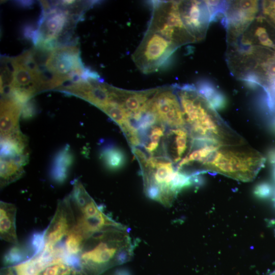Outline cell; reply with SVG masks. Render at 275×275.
<instances>
[{
	"label": "cell",
	"instance_id": "obj_1",
	"mask_svg": "<svg viewBox=\"0 0 275 275\" xmlns=\"http://www.w3.org/2000/svg\"><path fill=\"white\" fill-rule=\"evenodd\" d=\"M173 86L191 139H204L220 146L245 144L244 139L222 119L196 86Z\"/></svg>",
	"mask_w": 275,
	"mask_h": 275
},
{
	"label": "cell",
	"instance_id": "obj_2",
	"mask_svg": "<svg viewBox=\"0 0 275 275\" xmlns=\"http://www.w3.org/2000/svg\"><path fill=\"white\" fill-rule=\"evenodd\" d=\"M133 245L122 225L101 230L87 238L78 256L80 268L76 275H100L106 269L128 262Z\"/></svg>",
	"mask_w": 275,
	"mask_h": 275
},
{
	"label": "cell",
	"instance_id": "obj_3",
	"mask_svg": "<svg viewBox=\"0 0 275 275\" xmlns=\"http://www.w3.org/2000/svg\"><path fill=\"white\" fill-rule=\"evenodd\" d=\"M265 161L260 153L245 144L221 146L199 165V173L210 171L250 182L255 179Z\"/></svg>",
	"mask_w": 275,
	"mask_h": 275
},
{
	"label": "cell",
	"instance_id": "obj_4",
	"mask_svg": "<svg viewBox=\"0 0 275 275\" xmlns=\"http://www.w3.org/2000/svg\"><path fill=\"white\" fill-rule=\"evenodd\" d=\"M148 30L160 34L178 47L196 42L183 23L178 1L153 2V13Z\"/></svg>",
	"mask_w": 275,
	"mask_h": 275
},
{
	"label": "cell",
	"instance_id": "obj_5",
	"mask_svg": "<svg viewBox=\"0 0 275 275\" xmlns=\"http://www.w3.org/2000/svg\"><path fill=\"white\" fill-rule=\"evenodd\" d=\"M178 48L163 36L147 30L133 61L142 72L152 73L166 66Z\"/></svg>",
	"mask_w": 275,
	"mask_h": 275
},
{
	"label": "cell",
	"instance_id": "obj_6",
	"mask_svg": "<svg viewBox=\"0 0 275 275\" xmlns=\"http://www.w3.org/2000/svg\"><path fill=\"white\" fill-rule=\"evenodd\" d=\"M43 67L62 84L82 79L86 69L75 46H60L50 51Z\"/></svg>",
	"mask_w": 275,
	"mask_h": 275
},
{
	"label": "cell",
	"instance_id": "obj_7",
	"mask_svg": "<svg viewBox=\"0 0 275 275\" xmlns=\"http://www.w3.org/2000/svg\"><path fill=\"white\" fill-rule=\"evenodd\" d=\"M260 13V2L258 1H228L222 20L226 29L228 45L238 41Z\"/></svg>",
	"mask_w": 275,
	"mask_h": 275
},
{
	"label": "cell",
	"instance_id": "obj_8",
	"mask_svg": "<svg viewBox=\"0 0 275 275\" xmlns=\"http://www.w3.org/2000/svg\"><path fill=\"white\" fill-rule=\"evenodd\" d=\"M150 107L161 123L174 128L186 127L184 114L173 85L158 88Z\"/></svg>",
	"mask_w": 275,
	"mask_h": 275
},
{
	"label": "cell",
	"instance_id": "obj_9",
	"mask_svg": "<svg viewBox=\"0 0 275 275\" xmlns=\"http://www.w3.org/2000/svg\"><path fill=\"white\" fill-rule=\"evenodd\" d=\"M75 224V214L68 196L59 201L54 214L44 231L43 250H52L58 245Z\"/></svg>",
	"mask_w": 275,
	"mask_h": 275
},
{
	"label": "cell",
	"instance_id": "obj_10",
	"mask_svg": "<svg viewBox=\"0 0 275 275\" xmlns=\"http://www.w3.org/2000/svg\"><path fill=\"white\" fill-rule=\"evenodd\" d=\"M178 3L183 23L196 42L204 39L211 22L205 1H180Z\"/></svg>",
	"mask_w": 275,
	"mask_h": 275
},
{
	"label": "cell",
	"instance_id": "obj_11",
	"mask_svg": "<svg viewBox=\"0 0 275 275\" xmlns=\"http://www.w3.org/2000/svg\"><path fill=\"white\" fill-rule=\"evenodd\" d=\"M235 44L261 47L275 52V27L260 14L233 44Z\"/></svg>",
	"mask_w": 275,
	"mask_h": 275
},
{
	"label": "cell",
	"instance_id": "obj_12",
	"mask_svg": "<svg viewBox=\"0 0 275 275\" xmlns=\"http://www.w3.org/2000/svg\"><path fill=\"white\" fill-rule=\"evenodd\" d=\"M23 105L10 97L1 101V136L20 131L19 118Z\"/></svg>",
	"mask_w": 275,
	"mask_h": 275
},
{
	"label": "cell",
	"instance_id": "obj_13",
	"mask_svg": "<svg viewBox=\"0 0 275 275\" xmlns=\"http://www.w3.org/2000/svg\"><path fill=\"white\" fill-rule=\"evenodd\" d=\"M56 263L53 250H43L38 255L12 267L16 275H39L46 267Z\"/></svg>",
	"mask_w": 275,
	"mask_h": 275
},
{
	"label": "cell",
	"instance_id": "obj_14",
	"mask_svg": "<svg viewBox=\"0 0 275 275\" xmlns=\"http://www.w3.org/2000/svg\"><path fill=\"white\" fill-rule=\"evenodd\" d=\"M17 208L12 203L1 201L0 203V237L14 245L19 244L16 230Z\"/></svg>",
	"mask_w": 275,
	"mask_h": 275
},
{
	"label": "cell",
	"instance_id": "obj_15",
	"mask_svg": "<svg viewBox=\"0 0 275 275\" xmlns=\"http://www.w3.org/2000/svg\"><path fill=\"white\" fill-rule=\"evenodd\" d=\"M29 156L26 137L20 131L1 136V157Z\"/></svg>",
	"mask_w": 275,
	"mask_h": 275
},
{
	"label": "cell",
	"instance_id": "obj_16",
	"mask_svg": "<svg viewBox=\"0 0 275 275\" xmlns=\"http://www.w3.org/2000/svg\"><path fill=\"white\" fill-rule=\"evenodd\" d=\"M74 157L68 146H66L55 155L50 174L51 179L59 184L67 179L69 172L73 162Z\"/></svg>",
	"mask_w": 275,
	"mask_h": 275
},
{
	"label": "cell",
	"instance_id": "obj_17",
	"mask_svg": "<svg viewBox=\"0 0 275 275\" xmlns=\"http://www.w3.org/2000/svg\"><path fill=\"white\" fill-rule=\"evenodd\" d=\"M198 92L216 110L224 108L227 104L226 96L214 84L207 80L199 81L196 87Z\"/></svg>",
	"mask_w": 275,
	"mask_h": 275
},
{
	"label": "cell",
	"instance_id": "obj_18",
	"mask_svg": "<svg viewBox=\"0 0 275 275\" xmlns=\"http://www.w3.org/2000/svg\"><path fill=\"white\" fill-rule=\"evenodd\" d=\"M23 166L12 159L1 157V187L4 188L21 178Z\"/></svg>",
	"mask_w": 275,
	"mask_h": 275
},
{
	"label": "cell",
	"instance_id": "obj_19",
	"mask_svg": "<svg viewBox=\"0 0 275 275\" xmlns=\"http://www.w3.org/2000/svg\"><path fill=\"white\" fill-rule=\"evenodd\" d=\"M100 158L105 167L112 171L121 169L126 161V157L124 151L113 146L104 148L101 152Z\"/></svg>",
	"mask_w": 275,
	"mask_h": 275
},
{
	"label": "cell",
	"instance_id": "obj_20",
	"mask_svg": "<svg viewBox=\"0 0 275 275\" xmlns=\"http://www.w3.org/2000/svg\"><path fill=\"white\" fill-rule=\"evenodd\" d=\"M170 132L174 136V155L173 161L177 162L182 158L188 148L190 149L191 138L186 127L172 129Z\"/></svg>",
	"mask_w": 275,
	"mask_h": 275
},
{
	"label": "cell",
	"instance_id": "obj_21",
	"mask_svg": "<svg viewBox=\"0 0 275 275\" xmlns=\"http://www.w3.org/2000/svg\"><path fill=\"white\" fill-rule=\"evenodd\" d=\"M86 240L82 233L75 225L66 236L64 245L66 253L70 256H78Z\"/></svg>",
	"mask_w": 275,
	"mask_h": 275
},
{
	"label": "cell",
	"instance_id": "obj_22",
	"mask_svg": "<svg viewBox=\"0 0 275 275\" xmlns=\"http://www.w3.org/2000/svg\"><path fill=\"white\" fill-rule=\"evenodd\" d=\"M33 256L29 246H24L19 244L14 245L5 254L3 258V263L5 265H11L22 263Z\"/></svg>",
	"mask_w": 275,
	"mask_h": 275
},
{
	"label": "cell",
	"instance_id": "obj_23",
	"mask_svg": "<svg viewBox=\"0 0 275 275\" xmlns=\"http://www.w3.org/2000/svg\"><path fill=\"white\" fill-rule=\"evenodd\" d=\"M76 270L64 263H59L46 267L39 275H76Z\"/></svg>",
	"mask_w": 275,
	"mask_h": 275
},
{
	"label": "cell",
	"instance_id": "obj_24",
	"mask_svg": "<svg viewBox=\"0 0 275 275\" xmlns=\"http://www.w3.org/2000/svg\"><path fill=\"white\" fill-rule=\"evenodd\" d=\"M205 2L208 7L211 22L215 21L218 18H224L228 1H205Z\"/></svg>",
	"mask_w": 275,
	"mask_h": 275
},
{
	"label": "cell",
	"instance_id": "obj_25",
	"mask_svg": "<svg viewBox=\"0 0 275 275\" xmlns=\"http://www.w3.org/2000/svg\"><path fill=\"white\" fill-rule=\"evenodd\" d=\"M164 133V128L162 126H153L149 134L150 142L145 146L146 150L152 154L157 148L160 140Z\"/></svg>",
	"mask_w": 275,
	"mask_h": 275
},
{
	"label": "cell",
	"instance_id": "obj_26",
	"mask_svg": "<svg viewBox=\"0 0 275 275\" xmlns=\"http://www.w3.org/2000/svg\"><path fill=\"white\" fill-rule=\"evenodd\" d=\"M260 13L275 27V1H263L261 2Z\"/></svg>",
	"mask_w": 275,
	"mask_h": 275
},
{
	"label": "cell",
	"instance_id": "obj_27",
	"mask_svg": "<svg viewBox=\"0 0 275 275\" xmlns=\"http://www.w3.org/2000/svg\"><path fill=\"white\" fill-rule=\"evenodd\" d=\"M44 231L35 233L31 236L29 246L33 253V256L38 255L43 251L44 247Z\"/></svg>",
	"mask_w": 275,
	"mask_h": 275
},
{
	"label": "cell",
	"instance_id": "obj_28",
	"mask_svg": "<svg viewBox=\"0 0 275 275\" xmlns=\"http://www.w3.org/2000/svg\"><path fill=\"white\" fill-rule=\"evenodd\" d=\"M37 113V107L34 100H30L25 103L22 108L21 117L28 119L33 117Z\"/></svg>",
	"mask_w": 275,
	"mask_h": 275
},
{
	"label": "cell",
	"instance_id": "obj_29",
	"mask_svg": "<svg viewBox=\"0 0 275 275\" xmlns=\"http://www.w3.org/2000/svg\"><path fill=\"white\" fill-rule=\"evenodd\" d=\"M271 191V186L268 183H262L256 187L255 193L257 196L264 198L269 197Z\"/></svg>",
	"mask_w": 275,
	"mask_h": 275
},
{
	"label": "cell",
	"instance_id": "obj_30",
	"mask_svg": "<svg viewBox=\"0 0 275 275\" xmlns=\"http://www.w3.org/2000/svg\"><path fill=\"white\" fill-rule=\"evenodd\" d=\"M268 158L270 164L273 166H275V148H273L268 151Z\"/></svg>",
	"mask_w": 275,
	"mask_h": 275
},
{
	"label": "cell",
	"instance_id": "obj_31",
	"mask_svg": "<svg viewBox=\"0 0 275 275\" xmlns=\"http://www.w3.org/2000/svg\"><path fill=\"white\" fill-rule=\"evenodd\" d=\"M16 3L18 4V5H19L20 6L23 7H27L31 6L33 4V2L30 1H17Z\"/></svg>",
	"mask_w": 275,
	"mask_h": 275
},
{
	"label": "cell",
	"instance_id": "obj_32",
	"mask_svg": "<svg viewBox=\"0 0 275 275\" xmlns=\"http://www.w3.org/2000/svg\"><path fill=\"white\" fill-rule=\"evenodd\" d=\"M114 275H131L128 270L124 269H118L116 271Z\"/></svg>",
	"mask_w": 275,
	"mask_h": 275
},
{
	"label": "cell",
	"instance_id": "obj_33",
	"mask_svg": "<svg viewBox=\"0 0 275 275\" xmlns=\"http://www.w3.org/2000/svg\"><path fill=\"white\" fill-rule=\"evenodd\" d=\"M3 275H16L13 267H8L5 271Z\"/></svg>",
	"mask_w": 275,
	"mask_h": 275
},
{
	"label": "cell",
	"instance_id": "obj_34",
	"mask_svg": "<svg viewBox=\"0 0 275 275\" xmlns=\"http://www.w3.org/2000/svg\"><path fill=\"white\" fill-rule=\"evenodd\" d=\"M273 177L275 179V166L273 167Z\"/></svg>",
	"mask_w": 275,
	"mask_h": 275
},
{
	"label": "cell",
	"instance_id": "obj_35",
	"mask_svg": "<svg viewBox=\"0 0 275 275\" xmlns=\"http://www.w3.org/2000/svg\"><path fill=\"white\" fill-rule=\"evenodd\" d=\"M268 275H275V270Z\"/></svg>",
	"mask_w": 275,
	"mask_h": 275
},
{
	"label": "cell",
	"instance_id": "obj_36",
	"mask_svg": "<svg viewBox=\"0 0 275 275\" xmlns=\"http://www.w3.org/2000/svg\"><path fill=\"white\" fill-rule=\"evenodd\" d=\"M274 201H275V197H274Z\"/></svg>",
	"mask_w": 275,
	"mask_h": 275
}]
</instances>
